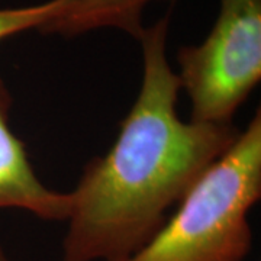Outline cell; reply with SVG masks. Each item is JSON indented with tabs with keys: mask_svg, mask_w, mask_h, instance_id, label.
<instances>
[{
	"mask_svg": "<svg viewBox=\"0 0 261 261\" xmlns=\"http://www.w3.org/2000/svg\"><path fill=\"white\" fill-rule=\"evenodd\" d=\"M0 261H10L9 257H8V252L5 250V247L2 245V243H0Z\"/></svg>",
	"mask_w": 261,
	"mask_h": 261,
	"instance_id": "obj_7",
	"label": "cell"
},
{
	"mask_svg": "<svg viewBox=\"0 0 261 261\" xmlns=\"http://www.w3.org/2000/svg\"><path fill=\"white\" fill-rule=\"evenodd\" d=\"M71 0H48L27 8L0 9V41L31 29H39L61 16Z\"/></svg>",
	"mask_w": 261,
	"mask_h": 261,
	"instance_id": "obj_6",
	"label": "cell"
},
{
	"mask_svg": "<svg viewBox=\"0 0 261 261\" xmlns=\"http://www.w3.org/2000/svg\"><path fill=\"white\" fill-rule=\"evenodd\" d=\"M9 87L0 79V209H19L48 222H65L70 192L45 186L34 170L25 144L10 129L12 109Z\"/></svg>",
	"mask_w": 261,
	"mask_h": 261,
	"instance_id": "obj_4",
	"label": "cell"
},
{
	"mask_svg": "<svg viewBox=\"0 0 261 261\" xmlns=\"http://www.w3.org/2000/svg\"><path fill=\"white\" fill-rule=\"evenodd\" d=\"M176 73L190 99V121L228 125L261 80V0H219L199 45L177 53Z\"/></svg>",
	"mask_w": 261,
	"mask_h": 261,
	"instance_id": "obj_3",
	"label": "cell"
},
{
	"mask_svg": "<svg viewBox=\"0 0 261 261\" xmlns=\"http://www.w3.org/2000/svg\"><path fill=\"white\" fill-rule=\"evenodd\" d=\"M261 199V113L178 202L148 243L121 261H245Z\"/></svg>",
	"mask_w": 261,
	"mask_h": 261,
	"instance_id": "obj_2",
	"label": "cell"
},
{
	"mask_svg": "<svg viewBox=\"0 0 261 261\" xmlns=\"http://www.w3.org/2000/svg\"><path fill=\"white\" fill-rule=\"evenodd\" d=\"M155 0H71L65 12L39 29L47 35L75 37L103 28L119 29L137 38L144 31L142 15Z\"/></svg>",
	"mask_w": 261,
	"mask_h": 261,
	"instance_id": "obj_5",
	"label": "cell"
},
{
	"mask_svg": "<svg viewBox=\"0 0 261 261\" xmlns=\"http://www.w3.org/2000/svg\"><path fill=\"white\" fill-rule=\"evenodd\" d=\"M168 27L166 15L138 37L140 92L112 147L84 166L70 192L61 261H121L140 250L241 132L233 123L180 119Z\"/></svg>",
	"mask_w": 261,
	"mask_h": 261,
	"instance_id": "obj_1",
	"label": "cell"
}]
</instances>
